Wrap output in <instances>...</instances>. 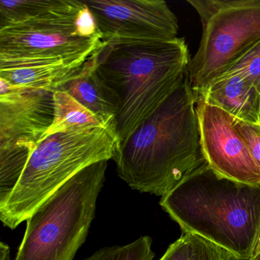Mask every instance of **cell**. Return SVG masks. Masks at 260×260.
<instances>
[{"label": "cell", "instance_id": "2e32d148", "mask_svg": "<svg viewBox=\"0 0 260 260\" xmlns=\"http://www.w3.org/2000/svg\"><path fill=\"white\" fill-rule=\"evenodd\" d=\"M35 150L26 147L0 149V208L10 199Z\"/></svg>", "mask_w": 260, "mask_h": 260}, {"label": "cell", "instance_id": "6da1fadb", "mask_svg": "<svg viewBox=\"0 0 260 260\" xmlns=\"http://www.w3.org/2000/svg\"><path fill=\"white\" fill-rule=\"evenodd\" d=\"M112 159L132 189L159 196L208 166L188 74L164 104L119 143Z\"/></svg>", "mask_w": 260, "mask_h": 260}, {"label": "cell", "instance_id": "30bf717a", "mask_svg": "<svg viewBox=\"0 0 260 260\" xmlns=\"http://www.w3.org/2000/svg\"><path fill=\"white\" fill-rule=\"evenodd\" d=\"M54 118V92L16 89L0 79V149L35 150Z\"/></svg>", "mask_w": 260, "mask_h": 260}, {"label": "cell", "instance_id": "7a4b0ae2", "mask_svg": "<svg viewBox=\"0 0 260 260\" xmlns=\"http://www.w3.org/2000/svg\"><path fill=\"white\" fill-rule=\"evenodd\" d=\"M159 205L182 233L250 260L260 237V185L226 179L208 166L179 182Z\"/></svg>", "mask_w": 260, "mask_h": 260}, {"label": "cell", "instance_id": "8fae6325", "mask_svg": "<svg viewBox=\"0 0 260 260\" xmlns=\"http://www.w3.org/2000/svg\"><path fill=\"white\" fill-rule=\"evenodd\" d=\"M200 100L237 119L260 122V91L240 76H219L196 102Z\"/></svg>", "mask_w": 260, "mask_h": 260}, {"label": "cell", "instance_id": "d6986e66", "mask_svg": "<svg viewBox=\"0 0 260 260\" xmlns=\"http://www.w3.org/2000/svg\"><path fill=\"white\" fill-rule=\"evenodd\" d=\"M221 75L240 76L260 91V40L240 56Z\"/></svg>", "mask_w": 260, "mask_h": 260}, {"label": "cell", "instance_id": "9a60e30c", "mask_svg": "<svg viewBox=\"0 0 260 260\" xmlns=\"http://www.w3.org/2000/svg\"><path fill=\"white\" fill-rule=\"evenodd\" d=\"M74 0H0V28L71 7Z\"/></svg>", "mask_w": 260, "mask_h": 260}, {"label": "cell", "instance_id": "5bb4252c", "mask_svg": "<svg viewBox=\"0 0 260 260\" xmlns=\"http://www.w3.org/2000/svg\"><path fill=\"white\" fill-rule=\"evenodd\" d=\"M54 121L45 138L60 132L104 127L115 121L95 115L64 91L54 92Z\"/></svg>", "mask_w": 260, "mask_h": 260}, {"label": "cell", "instance_id": "52a82bcc", "mask_svg": "<svg viewBox=\"0 0 260 260\" xmlns=\"http://www.w3.org/2000/svg\"><path fill=\"white\" fill-rule=\"evenodd\" d=\"M202 22L187 74L197 101L211 83L260 40V0H187Z\"/></svg>", "mask_w": 260, "mask_h": 260}, {"label": "cell", "instance_id": "e0dca14e", "mask_svg": "<svg viewBox=\"0 0 260 260\" xmlns=\"http://www.w3.org/2000/svg\"><path fill=\"white\" fill-rule=\"evenodd\" d=\"M152 242L150 237L143 236L125 246L102 248L84 260H153Z\"/></svg>", "mask_w": 260, "mask_h": 260}, {"label": "cell", "instance_id": "4fadbf2b", "mask_svg": "<svg viewBox=\"0 0 260 260\" xmlns=\"http://www.w3.org/2000/svg\"><path fill=\"white\" fill-rule=\"evenodd\" d=\"M83 64L39 63L7 68L0 70V79L6 80L16 89H36L54 92L67 80L75 75Z\"/></svg>", "mask_w": 260, "mask_h": 260}, {"label": "cell", "instance_id": "5b68a950", "mask_svg": "<svg viewBox=\"0 0 260 260\" xmlns=\"http://www.w3.org/2000/svg\"><path fill=\"white\" fill-rule=\"evenodd\" d=\"M107 162L83 169L35 211L15 260H74L95 217Z\"/></svg>", "mask_w": 260, "mask_h": 260}, {"label": "cell", "instance_id": "277c9868", "mask_svg": "<svg viewBox=\"0 0 260 260\" xmlns=\"http://www.w3.org/2000/svg\"><path fill=\"white\" fill-rule=\"evenodd\" d=\"M115 121L104 127L54 134L31 153L0 220L14 230L83 169L113 159L119 145Z\"/></svg>", "mask_w": 260, "mask_h": 260}, {"label": "cell", "instance_id": "cb8c5ba5", "mask_svg": "<svg viewBox=\"0 0 260 260\" xmlns=\"http://www.w3.org/2000/svg\"><path fill=\"white\" fill-rule=\"evenodd\" d=\"M258 241H260V237H259V240H258Z\"/></svg>", "mask_w": 260, "mask_h": 260}, {"label": "cell", "instance_id": "603a6c76", "mask_svg": "<svg viewBox=\"0 0 260 260\" xmlns=\"http://www.w3.org/2000/svg\"><path fill=\"white\" fill-rule=\"evenodd\" d=\"M250 260H260V241L257 243L255 250H254Z\"/></svg>", "mask_w": 260, "mask_h": 260}, {"label": "cell", "instance_id": "44dd1931", "mask_svg": "<svg viewBox=\"0 0 260 260\" xmlns=\"http://www.w3.org/2000/svg\"><path fill=\"white\" fill-rule=\"evenodd\" d=\"M204 260H235L232 254L214 244Z\"/></svg>", "mask_w": 260, "mask_h": 260}, {"label": "cell", "instance_id": "7c38bea8", "mask_svg": "<svg viewBox=\"0 0 260 260\" xmlns=\"http://www.w3.org/2000/svg\"><path fill=\"white\" fill-rule=\"evenodd\" d=\"M96 52L57 90L68 92L95 115L108 119L115 118L119 111V101L97 72Z\"/></svg>", "mask_w": 260, "mask_h": 260}, {"label": "cell", "instance_id": "9c48e42d", "mask_svg": "<svg viewBox=\"0 0 260 260\" xmlns=\"http://www.w3.org/2000/svg\"><path fill=\"white\" fill-rule=\"evenodd\" d=\"M201 145L208 167L226 179L260 185V170L234 125V117L205 102H196Z\"/></svg>", "mask_w": 260, "mask_h": 260}, {"label": "cell", "instance_id": "8992f818", "mask_svg": "<svg viewBox=\"0 0 260 260\" xmlns=\"http://www.w3.org/2000/svg\"><path fill=\"white\" fill-rule=\"evenodd\" d=\"M106 44L83 1L0 28V70L39 63L83 64Z\"/></svg>", "mask_w": 260, "mask_h": 260}, {"label": "cell", "instance_id": "ffe728a7", "mask_svg": "<svg viewBox=\"0 0 260 260\" xmlns=\"http://www.w3.org/2000/svg\"><path fill=\"white\" fill-rule=\"evenodd\" d=\"M234 125L244 140L256 165L260 170V122L253 123L234 118Z\"/></svg>", "mask_w": 260, "mask_h": 260}, {"label": "cell", "instance_id": "3957f363", "mask_svg": "<svg viewBox=\"0 0 260 260\" xmlns=\"http://www.w3.org/2000/svg\"><path fill=\"white\" fill-rule=\"evenodd\" d=\"M191 57L185 39L168 42L105 45L97 72L119 101L115 118L120 143L128 138L176 90Z\"/></svg>", "mask_w": 260, "mask_h": 260}, {"label": "cell", "instance_id": "ba28073f", "mask_svg": "<svg viewBox=\"0 0 260 260\" xmlns=\"http://www.w3.org/2000/svg\"><path fill=\"white\" fill-rule=\"evenodd\" d=\"M106 45L168 42L177 17L162 0H86Z\"/></svg>", "mask_w": 260, "mask_h": 260}, {"label": "cell", "instance_id": "ac0fdd59", "mask_svg": "<svg viewBox=\"0 0 260 260\" xmlns=\"http://www.w3.org/2000/svg\"><path fill=\"white\" fill-rule=\"evenodd\" d=\"M214 243L190 233H183L159 260H204Z\"/></svg>", "mask_w": 260, "mask_h": 260}, {"label": "cell", "instance_id": "7402d4cb", "mask_svg": "<svg viewBox=\"0 0 260 260\" xmlns=\"http://www.w3.org/2000/svg\"><path fill=\"white\" fill-rule=\"evenodd\" d=\"M10 246L7 243H0V260H10Z\"/></svg>", "mask_w": 260, "mask_h": 260}]
</instances>
